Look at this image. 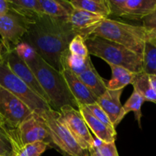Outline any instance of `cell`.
Masks as SVG:
<instances>
[{"label":"cell","instance_id":"1","mask_svg":"<svg viewBox=\"0 0 156 156\" xmlns=\"http://www.w3.org/2000/svg\"><path fill=\"white\" fill-rule=\"evenodd\" d=\"M75 34L68 20L44 15L28 25L21 42L31 47L47 63L61 73Z\"/></svg>","mask_w":156,"mask_h":156},{"label":"cell","instance_id":"2","mask_svg":"<svg viewBox=\"0 0 156 156\" xmlns=\"http://www.w3.org/2000/svg\"><path fill=\"white\" fill-rule=\"evenodd\" d=\"M15 50L34 74L50 100L52 109L59 111L62 107L69 105L79 110L77 102L70 92L62 73L47 63L24 43L18 44Z\"/></svg>","mask_w":156,"mask_h":156},{"label":"cell","instance_id":"3","mask_svg":"<svg viewBox=\"0 0 156 156\" xmlns=\"http://www.w3.org/2000/svg\"><path fill=\"white\" fill-rule=\"evenodd\" d=\"M85 41L89 56H98L108 64L123 67L135 74L143 72L142 55L100 37L91 36Z\"/></svg>","mask_w":156,"mask_h":156},{"label":"cell","instance_id":"4","mask_svg":"<svg viewBox=\"0 0 156 156\" xmlns=\"http://www.w3.org/2000/svg\"><path fill=\"white\" fill-rule=\"evenodd\" d=\"M91 36L115 42L142 56L148 37L146 29L142 25H133L108 18L99 24Z\"/></svg>","mask_w":156,"mask_h":156},{"label":"cell","instance_id":"5","mask_svg":"<svg viewBox=\"0 0 156 156\" xmlns=\"http://www.w3.org/2000/svg\"><path fill=\"white\" fill-rule=\"evenodd\" d=\"M48 129L51 142L67 156H88V152L84 150L76 143L64 123L60 113L53 109L41 112Z\"/></svg>","mask_w":156,"mask_h":156},{"label":"cell","instance_id":"6","mask_svg":"<svg viewBox=\"0 0 156 156\" xmlns=\"http://www.w3.org/2000/svg\"><path fill=\"white\" fill-rule=\"evenodd\" d=\"M41 111H33L15 129H5L9 141L18 146H26L37 142L52 143L47 124Z\"/></svg>","mask_w":156,"mask_h":156},{"label":"cell","instance_id":"7","mask_svg":"<svg viewBox=\"0 0 156 156\" xmlns=\"http://www.w3.org/2000/svg\"><path fill=\"white\" fill-rule=\"evenodd\" d=\"M0 87L22 101L31 111H44L52 109L47 102L35 94L9 69L4 60L0 62Z\"/></svg>","mask_w":156,"mask_h":156},{"label":"cell","instance_id":"8","mask_svg":"<svg viewBox=\"0 0 156 156\" xmlns=\"http://www.w3.org/2000/svg\"><path fill=\"white\" fill-rule=\"evenodd\" d=\"M59 112L67 129L79 146L87 152L93 149L94 140L79 110L66 105L60 108Z\"/></svg>","mask_w":156,"mask_h":156},{"label":"cell","instance_id":"9","mask_svg":"<svg viewBox=\"0 0 156 156\" xmlns=\"http://www.w3.org/2000/svg\"><path fill=\"white\" fill-rule=\"evenodd\" d=\"M28 29V24L11 12L0 16L1 47L4 52H9L21 44Z\"/></svg>","mask_w":156,"mask_h":156},{"label":"cell","instance_id":"10","mask_svg":"<svg viewBox=\"0 0 156 156\" xmlns=\"http://www.w3.org/2000/svg\"><path fill=\"white\" fill-rule=\"evenodd\" d=\"M32 112L22 101L0 87V114L5 123V129H15Z\"/></svg>","mask_w":156,"mask_h":156},{"label":"cell","instance_id":"11","mask_svg":"<svg viewBox=\"0 0 156 156\" xmlns=\"http://www.w3.org/2000/svg\"><path fill=\"white\" fill-rule=\"evenodd\" d=\"M111 15L129 20H142L156 10V0H108Z\"/></svg>","mask_w":156,"mask_h":156},{"label":"cell","instance_id":"12","mask_svg":"<svg viewBox=\"0 0 156 156\" xmlns=\"http://www.w3.org/2000/svg\"><path fill=\"white\" fill-rule=\"evenodd\" d=\"M3 60L7 63L11 70L21 79L35 94H37L50 105V100L42 87L38 82L34 74L25 61L17 53L15 49L9 52H3Z\"/></svg>","mask_w":156,"mask_h":156},{"label":"cell","instance_id":"13","mask_svg":"<svg viewBox=\"0 0 156 156\" xmlns=\"http://www.w3.org/2000/svg\"><path fill=\"white\" fill-rule=\"evenodd\" d=\"M105 18L86 11L73 9L68 23L75 35H80L85 40L91 36L93 31Z\"/></svg>","mask_w":156,"mask_h":156},{"label":"cell","instance_id":"14","mask_svg":"<svg viewBox=\"0 0 156 156\" xmlns=\"http://www.w3.org/2000/svg\"><path fill=\"white\" fill-rule=\"evenodd\" d=\"M61 73L66 82L70 92L77 102L78 106H88L96 103L98 98L79 79L77 75L67 67L66 62H64L63 69Z\"/></svg>","mask_w":156,"mask_h":156},{"label":"cell","instance_id":"15","mask_svg":"<svg viewBox=\"0 0 156 156\" xmlns=\"http://www.w3.org/2000/svg\"><path fill=\"white\" fill-rule=\"evenodd\" d=\"M123 91V89L114 91L107 89L101 96L98 98L96 101L106 113L115 128L126 116L120 102V97Z\"/></svg>","mask_w":156,"mask_h":156},{"label":"cell","instance_id":"16","mask_svg":"<svg viewBox=\"0 0 156 156\" xmlns=\"http://www.w3.org/2000/svg\"><path fill=\"white\" fill-rule=\"evenodd\" d=\"M9 10L27 24L34 23L44 15L39 0H9Z\"/></svg>","mask_w":156,"mask_h":156},{"label":"cell","instance_id":"17","mask_svg":"<svg viewBox=\"0 0 156 156\" xmlns=\"http://www.w3.org/2000/svg\"><path fill=\"white\" fill-rule=\"evenodd\" d=\"M79 111L83 117L88 128H90L96 138L105 143H115L117 132L108 128L98 120L85 105L79 106Z\"/></svg>","mask_w":156,"mask_h":156},{"label":"cell","instance_id":"18","mask_svg":"<svg viewBox=\"0 0 156 156\" xmlns=\"http://www.w3.org/2000/svg\"><path fill=\"white\" fill-rule=\"evenodd\" d=\"M77 76L97 98L101 96L107 91L105 81L98 73L91 61L89 62L86 69Z\"/></svg>","mask_w":156,"mask_h":156},{"label":"cell","instance_id":"19","mask_svg":"<svg viewBox=\"0 0 156 156\" xmlns=\"http://www.w3.org/2000/svg\"><path fill=\"white\" fill-rule=\"evenodd\" d=\"M44 15L55 18L68 20L73 8L69 1L39 0Z\"/></svg>","mask_w":156,"mask_h":156},{"label":"cell","instance_id":"20","mask_svg":"<svg viewBox=\"0 0 156 156\" xmlns=\"http://www.w3.org/2000/svg\"><path fill=\"white\" fill-rule=\"evenodd\" d=\"M69 2L73 9L86 11L106 18L111 15L108 0H71Z\"/></svg>","mask_w":156,"mask_h":156},{"label":"cell","instance_id":"21","mask_svg":"<svg viewBox=\"0 0 156 156\" xmlns=\"http://www.w3.org/2000/svg\"><path fill=\"white\" fill-rule=\"evenodd\" d=\"M108 65L111 69L112 77L108 83L106 84L107 89L112 90V91L123 89L126 85L129 84L132 85L133 81L135 77V73H131L123 67L111 65V64Z\"/></svg>","mask_w":156,"mask_h":156},{"label":"cell","instance_id":"22","mask_svg":"<svg viewBox=\"0 0 156 156\" xmlns=\"http://www.w3.org/2000/svg\"><path fill=\"white\" fill-rule=\"evenodd\" d=\"M134 91L144 98L145 101H151L156 104V92L152 88L149 76L142 72L135 75L132 83Z\"/></svg>","mask_w":156,"mask_h":156},{"label":"cell","instance_id":"23","mask_svg":"<svg viewBox=\"0 0 156 156\" xmlns=\"http://www.w3.org/2000/svg\"><path fill=\"white\" fill-rule=\"evenodd\" d=\"M143 69L146 74L156 76V38L148 37L145 42Z\"/></svg>","mask_w":156,"mask_h":156},{"label":"cell","instance_id":"24","mask_svg":"<svg viewBox=\"0 0 156 156\" xmlns=\"http://www.w3.org/2000/svg\"><path fill=\"white\" fill-rule=\"evenodd\" d=\"M11 145L13 156H41L50 146L44 142H37L26 146H18L13 143H11Z\"/></svg>","mask_w":156,"mask_h":156},{"label":"cell","instance_id":"25","mask_svg":"<svg viewBox=\"0 0 156 156\" xmlns=\"http://www.w3.org/2000/svg\"><path fill=\"white\" fill-rule=\"evenodd\" d=\"M144 102V98L140 94H138L136 91H133L129 98L128 99L127 101L123 106L125 115H126L130 111H133L134 113L135 118L138 122L139 126H140V128H141V118L143 117L141 108Z\"/></svg>","mask_w":156,"mask_h":156},{"label":"cell","instance_id":"26","mask_svg":"<svg viewBox=\"0 0 156 156\" xmlns=\"http://www.w3.org/2000/svg\"><path fill=\"white\" fill-rule=\"evenodd\" d=\"M94 151L98 156H119L115 143H105L98 139H94Z\"/></svg>","mask_w":156,"mask_h":156},{"label":"cell","instance_id":"27","mask_svg":"<svg viewBox=\"0 0 156 156\" xmlns=\"http://www.w3.org/2000/svg\"><path fill=\"white\" fill-rule=\"evenodd\" d=\"M88 108L89 109V111L92 113L93 115L96 117L98 120H100L101 123H103L104 124L106 125L108 128H110L111 129L113 130H116L115 127L114 126V125L112 124V123L110 120L109 117L107 115L106 113L102 110V108L98 105L97 103L92 104V105H88Z\"/></svg>","mask_w":156,"mask_h":156},{"label":"cell","instance_id":"28","mask_svg":"<svg viewBox=\"0 0 156 156\" xmlns=\"http://www.w3.org/2000/svg\"><path fill=\"white\" fill-rule=\"evenodd\" d=\"M143 26L149 37L156 38V10L143 19Z\"/></svg>","mask_w":156,"mask_h":156},{"label":"cell","instance_id":"29","mask_svg":"<svg viewBox=\"0 0 156 156\" xmlns=\"http://www.w3.org/2000/svg\"><path fill=\"white\" fill-rule=\"evenodd\" d=\"M0 156H13L12 147L5 129L0 127Z\"/></svg>","mask_w":156,"mask_h":156},{"label":"cell","instance_id":"30","mask_svg":"<svg viewBox=\"0 0 156 156\" xmlns=\"http://www.w3.org/2000/svg\"><path fill=\"white\" fill-rule=\"evenodd\" d=\"M9 12V0H0V16L7 14Z\"/></svg>","mask_w":156,"mask_h":156},{"label":"cell","instance_id":"31","mask_svg":"<svg viewBox=\"0 0 156 156\" xmlns=\"http://www.w3.org/2000/svg\"><path fill=\"white\" fill-rule=\"evenodd\" d=\"M148 76H149L151 85H152V88L156 92V76H154V75H148Z\"/></svg>","mask_w":156,"mask_h":156},{"label":"cell","instance_id":"32","mask_svg":"<svg viewBox=\"0 0 156 156\" xmlns=\"http://www.w3.org/2000/svg\"><path fill=\"white\" fill-rule=\"evenodd\" d=\"M0 127L3 128V129H5V123L1 114H0Z\"/></svg>","mask_w":156,"mask_h":156},{"label":"cell","instance_id":"33","mask_svg":"<svg viewBox=\"0 0 156 156\" xmlns=\"http://www.w3.org/2000/svg\"><path fill=\"white\" fill-rule=\"evenodd\" d=\"M88 152H89V155H88V156H98L97 154L95 153V152L94 151V149H91V150L88 151Z\"/></svg>","mask_w":156,"mask_h":156},{"label":"cell","instance_id":"34","mask_svg":"<svg viewBox=\"0 0 156 156\" xmlns=\"http://www.w3.org/2000/svg\"><path fill=\"white\" fill-rule=\"evenodd\" d=\"M3 52H2V48L1 47V46H0V61L3 60Z\"/></svg>","mask_w":156,"mask_h":156},{"label":"cell","instance_id":"35","mask_svg":"<svg viewBox=\"0 0 156 156\" xmlns=\"http://www.w3.org/2000/svg\"><path fill=\"white\" fill-rule=\"evenodd\" d=\"M2 61H3V60H2ZM2 61H0V62H2Z\"/></svg>","mask_w":156,"mask_h":156}]
</instances>
